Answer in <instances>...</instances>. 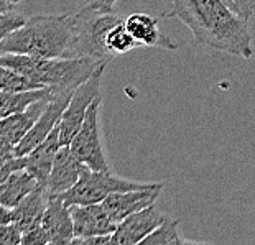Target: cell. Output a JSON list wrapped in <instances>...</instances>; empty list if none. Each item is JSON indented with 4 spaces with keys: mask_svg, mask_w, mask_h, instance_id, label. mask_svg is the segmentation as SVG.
<instances>
[{
    "mask_svg": "<svg viewBox=\"0 0 255 245\" xmlns=\"http://www.w3.org/2000/svg\"><path fill=\"white\" fill-rule=\"evenodd\" d=\"M165 17L183 21L198 45L244 59L254 56L249 20L237 15L222 0H173Z\"/></svg>",
    "mask_w": 255,
    "mask_h": 245,
    "instance_id": "cell-1",
    "label": "cell"
},
{
    "mask_svg": "<svg viewBox=\"0 0 255 245\" xmlns=\"http://www.w3.org/2000/svg\"><path fill=\"white\" fill-rule=\"evenodd\" d=\"M74 15H35L0 43V54L73 58Z\"/></svg>",
    "mask_w": 255,
    "mask_h": 245,
    "instance_id": "cell-2",
    "label": "cell"
},
{
    "mask_svg": "<svg viewBox=\"0 0 255 245\" xmlns=\"http://www.w3.org/2000/svg\"><path fill=\"white\" fill-rule=\"evenodd\" d=\"M0 64L15 69L41 88H51L53 94L74 91L83 84L101 61L92 58H35L28 54L2 53Z\"/></svg>",
    "mask_w": 255,
    "mask_h": 245,
    "instance_id": "cell-3",
    "label": "cell"
},
{
    "mask_svg": "<svg viewBox=\"0 0 255 245\" xmlns=\"http://www.w3.org/2000/svg\"><path fill=\"white\" fill-rule=\"evenodd\" d=\"M124 21L112 12H99L83 5L74 15V45L73 58L84 56L101 63H109L112 54L106 45L107 33L117 23Z\"/></svg>",
    "mask_w": 255,
    "mask_h": 245,
    "instance_id": "cell-4",
    "label": "cell"
},
{
    "mask_svg": "<svg viewBox=\"0 0 255 245\" xmlns=\"http://www.w3.org/2000/svg\"><path fill=\"white\" fill-rule=\"evenodd\" d=\"M160 183H140L132 179L121 178L109 171H94L86 166L81 173L79 181L66 193L59 194L68 206L74 204H96L102 203L111 193L133 191V189H148L158 186Z\"/></svg>",
    "mask_w": 255,
    "mask_h": 245,
    "instance_id": "cell-5",
    "label": "cell"
},
{
    "mask_svg": "<svg viewBox=\"0 0 255 245\" xmlns=\"http://www.w3.org/2000/svg\"><path fill=\"white\" fill-rule=\"evenodd\" d=\"M99 109L101 96H97L88 109L86 119L78 133L74 135L69 148L79 161L89 166L94 171H109L106 151L101 141V125H99Z\"/></svg>",
    "mask_w": 255,
    "mask_h": 245,
    "instance_id": "cell-6",
    "label": "cell"
},
{
    "mask_svg": "<svg viewBox=\"0 0 255 245\" xmlns=\"http://www.w3.org/2000/svg\"><path fill=\"white\" fill-rule=\"evenodd\" d=\"M106 68L107 63H101L94 69V73L74 89L71 101H69L68 107L64 109L61 122H59V141H61V146L71 143L74 135L78 133V130L84 122L92 101L97 96H101V79Z\"/></svg>",
    "mask_w": 255,
    "mask_h": 245,
    "instance_id": "cell-7",
    "label": "cell"
},
{
    "mask_svg": "<svg viewBox=\"0 0 255 245\" xmlns=\"http://www.w3.org/2000/svg\"><path fill=\"white\" fill-rule=\"evenodd\" d=\"M166 219V216L155 204L140 209L119 222L111 236L114 245H137L142 244L151 232Z\"/></svg>",
    "mask_w": 255,
    "mask_h": 245,
    "instance_id": "cell-8",
    "label": "cell"
},
{
    "mask_svg": "<svg viewBox=\"0 0 255 245\" xmlns=\"http://www.w3.org/2000/svg\"><path fill=\"white\" fill-rule=\"evenodd\" d=\"M74 91H63V92H56L55 96L51 97L50 102L45 111L41 112L40 119L36 121V123L31 127V130L25 135L23 140L20 141L15 148V153L17 156H25L28 155L31 150L35 148L45 140L48 135L51 133V130L56 127V125L61 122V117L64 114V109L68 107L69 101H71Z\"/></svg>",
    "mask_w": 255,
    "mask_h": 245,
    "instance_id": "cell-9",
    "label": "cell"
},
{
    "mask_svg": "<svg viewBox=\"0 0 255 245\" xmlns=\"http://www.w3.org/2000/svg\"><path fill=\"white\" fill-rule=\"evenodd\" d=\"M163 191V183L158 186L148 188V189H133V191H117L111 193L107 198L102 201V206L107 211V214L112 219L114 224L122 222L130 214L137 212L140 209L146 208L150 204H155L158 199L160 193Z\"/></svg>",
    "mask_w": 255,
    "mask_h": 245,
    "instance_id": "cell-10",
    "label": "cell"
},
{
    "mask_svg": "<svg viewBox=\"0 0 255 245\" xmlns=\"http://www.w3.org/2000/svg\"><path fill=\"white\" fill-rule=\"evenodd\" d=\"M84 168L86 165L74 156L69 145L59 146L55 163H53V168L50 171V176H48L46 181V191L50 194V198H56V196L71 189L79 181L81 173H83Z\"/></svg>",
    "mask_w": 255,
    "mask_h": 245,
    "instance_id": "cell-11",
    "label": "cell"
},
{
    "mask_svg": "<svg viewBox=\"0 0 255 245\" xmlns=\"http://www.w3.org/2000/svg\"><path fill=\"white\" fill-rule=\"evenodd\" d=\"M74 224V239L106 236L116 231V224L107 214L102 203L69 206Z\"/></svg>",
    "mask_w": 255,
    "mask_h": 245,
    "instance_id": "cell-12",
    "label": "cell"
},
{
    "mask_svg": "<svg viewBox=\"0 0 255 245\" xmlns=\"http://www.w3.org/2000/svg\"><path fill=\"white\" fill-rule=\"evenodd\" d=\"M41 226L50 237V244H71L74 239V224L69 206L61 198H50L43 214Z\"/></svg>",
    "mask_w": 255,
    "mask_h": 245,
    "instance_id": "cell-13",
    "label": "cell"
},
{
    "mask_svg": "<svg viewBox=\"0 0 255 245\" xmlns=\"http://www.w3.org/2000/svg\"><path fill=\"white\" fill-rule=\"evenodd\" d=\"M127 30L132 33L138 46L146 48H163V50L175 51L178 45L160 30L158 20L146 13H132L126 18Z\"/></svg>",
    "mask_w": 255,
    "mask_h": 245,
    "instance_id": "cell-14",
    "label": "cell"
},
{
    "mask_svg": "<svg viewBox=\"0 0 255 245\" xmlns=\"http://www.w3.org/2000/svg\"><path fill=\"white\" fill-rule=\"evenodd\" d=\"M59 146H61V141H59V123H58L40 145L35 146L28 155H25V170L30 175H33L40 184H45L46 186L48 176H50V171L53 168V163H55Z\"/></svg>",
    "mask_w": 255,
    "mask_h": 245,
    "instance_id": "cell-15",
    "label": "cell"
},
{
    "mask_svg": "<svg viewBox=\"0 0 255 245\" xmlns=\"http://www.w3.org/2000/svg\"><path fill=\"white\" fill-rule=\"evenodd\" d=\"M50 201V194L45 184H38L28 196L20 201L18 206L13 208V224L17 226L21 234L41 226L43 214Z\"/></svg>",
    "mask_w": 255,
    "mask_h": 245,
    "instance_id": "cell-16",
    "label": "cell"
},
{
    "mask_svg": "<svg viewBox=\"0 0 255 245\" xmlns=\"http://www.w3.org/2000/svg\"><path fill=\"white\" fill-rule=\"evenodd\" d=\"M48 102H50V99L36 101L23 112H17L8 117L0 119V132L17 146L23 140L25 135L31 130V127L36 123L38 119H40L41 112L48 106Z\"/></svg>",
    "mask_w": 255,
    "mask_h": 245,
    "instance_id": "cell-17",
    "label": "cell"
},
{
    "mask_svg": "<svg viewBox=\"0 0 255 245\" xmlns=\"http://www.w3.org/2000/svg\"><path fill=\"white\" fill-rule=\"evenodd\" d=\"M33 175L26 170H18L12 173L3 183H0V204L7 208H15L25 196H28L38 186Z\"/></svg>",
    "mask_w": 255,
    "mask_h": 245,
    "instance_id": "cell-18",
    "label": "cell"
},
{
    "mask_svg": "<svg viewBox=\"0 0 255 245\" xmlns=\"http://www.w3.org/2000/svg\"><path fill=\"white\" fill-rule=\"evenodd\" d=\"M55 96L51 88L31 89V91H20V92H7L0 91V119L8 117L12 114L26 111L33 102L51 99Z\"/></svg>",
    "mask_w": 255,
    "mask_h": 245,
    "instance_id": "cell-19",
    "label": "cell"
},
{
    "mask_svg": "<svg viewBox=\"0 0 255 245\" xmlns=\"http://www.w3.org/2000/svg\"><path fill=\"white\" fill-rule=\"evenodd\" d=\"M106 45H107V48H109L112 56H121V54H126L128 51H132L133 48L137 46L135 38L127 30L126 20L121 21V23H117L109 33H107Z\"/></svg>",
    "mask_w": 255,
    "mask_h": 245,
    "instance_id": "cell-20",
    "label": "cell"
},
{
    "mask_svg": "<svg viewBox=\"0 0 255 245\" xmlns=\"http://www.w3.org/2000/svg\"><path fill=\"white\" fill-rule=\"evenodd\" d=\"M188 241L180 237L178 221L166 217L161 224L142 242L143 245H166V244H186Z\"/></svg>",
    "mask_w": 255,
    "mask_h": 245,
    "instance_id": "cell-21",
    "label": "cell"
},
{
    "mask_svg": "<svg viewBox=\"0 0 255 245\" xmlns=\"http://www.w3.org/2000/svg\"><path fill=\"white\" fill-rule=\"evenodd\" d=\"M31 89H41L31 79L15 69H10L7 66L0 64V91L7 92H20V91H31Z\"/></svg>",
    "mask_w": 255,
    "mask_h": 245,
    "instance_id": "cell-22",
    "label": "cell"
},
{
    "mask_svg": "<svg viewBox=\"0 0 255 245\" xmlns=\"http://www.w3.org/2000/svg\"><path fill=\"white\" fill-rule=\"evenodd\" d=\"M25 18L21 15L12 12V10H7V12H0V43H2L5 38H7L12 31L20 28L21 25L25 23Z\"/></svg>",
    "mask_w": 255,
    "mask_h": 245,
    "instance_id": "cell-23",
    "label": "cell"
},
{
    "mask_svg": "<svg viewBox=\"0 0 255 245\" xmlns=\"http://www.w3.org/2000/svg\"><path fill=\"white\" fill-rule=\"evenodd\" d=\"M21 237L23 234L13 222L0 226V245H18L21 244Z\"/></svg>",
    "mask_w": 255,
    "mask_h": 245,
    "instance_id": "cell-24",
    "label": "cell"
},
{
    "mask_svg": "<svg viewBox=\"0 0 255 245\" xmlns=\"http://www.w3.org/2000/svg\"><path fill=\"white\" fill-rule=\"evenodd\" d=\"M25 170V156H13L8 160H0V183H3L12 173Z\"/></svg>",
    "mask_w": 255,
    "mask_h": 245,
    "instance_id": "cell-25",
    "label": "cell"
},
{
    "mask_svg": "<svg viewBox=\"0 0 255 245\" xmlns=\"http://www.w3.org/2000/svg\"><path fill=\"white\" fill-rule=\"evenodd\" d=\"M222 2L246 20H251L255 13V0H222Z\"/></svg>",
    "mask_w": 255,
    "mask_h": 245,
    "instance_id": "cell-26",
    "label": "cell"
},
{
    "mask_svg": "<svg viewBox=\"0 0 255 245\" xmlns=\"http://www.w3.org/2000/svg\"><path fill=\"white\" fill-rule=\"evenodd\" d=\"M21 244L23 245H46V244H50V237H48V234L45 229H43V226H38L23 234Z\"/></svg>",
    "mask_w": 255,
    "mask_h": 245,
    "instance_id": "cell-27",
    "label": "cell"
},
{
    "mask_svg": "<svg viewBox=\"0 0 255 245\" xmlns=\"http://www.w3.org/2000/svg\"><path fill=\"white\" fill-rule=\"evenodd\" d=\"M15 146L12 141H10L5 135L0 132V160H8V158H13L17 156V153H15Z\"/></svg>",
    "mask_w": 255,
    "mask_h": 245,
    "instance_id": "cell-28",
    "label": "cell"
},
{
    "mask_svg": "<svg viewBox=\"0 0 255 245\" xmlns=\"http://www.w3.org/2000/svg\"><path fill=\"white\" fill-rule=\"evenodd\" d=\"M119 0H86L84 5H88L91 8H96L99 12H112L114 5H116Z\"/></svg>",
    "mask_w": 255,
    "mask_h": 245,
    "instance_id": "cell-29",
    "label": "cell"
},
{
    "mask_svg": "<svg viewBox=\"0 0 255 245\" xmlns=\"http://www.w3.org/2000/svg\"><path fill=\"white\" fill-rule=\"evenodd\" d=\"M10 222H13V209L0 204V226L10 224Z\"/></svg>",
    "mask_w": 255,
    "mask_h": 245,
    "instance_id": "cell-30",
    "label": "cell"
},
{
    "mask_svg": "<svg viewBox=\"0 0 255 245\" xmlns=\"http://www.w3.org/2000/svg\"><path fill=\"white\" fill-rule=\"evenodd\" d=\"M13 5L7 2V0H0V12H7V10H12Z\"/></svg>",
    "mask_w": 255,
    "mask_h": 245,
    "instance_id": "cell-31",
    "label": "cell"
},
{
    "mask_svg": "<svg viewBox=\"0 0 255 245\" xmlns=\"http://www.w3.org/2000/svg\"><path fill=\"white\" fill-rule=\"evenodd\" d=\"M7 2H10L12 5H17V3H20V2H21V0H7Z\"/></svg>",
    "mask_w": 255,
    "mask_h": 245,
    "instance_id": "cell-32",
    "label": "cell"
}]
</instances>
